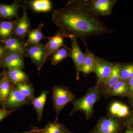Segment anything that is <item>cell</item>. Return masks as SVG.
Masks as SVG:
<instances>
[{"mask_svg":"<svg viewBox=\"0 0 133 133\" xmlns=\"http://www.w3.org/2000/svg\"><path fill=\"white\" fill-rule=\"evenodd\" d=\"M53 23L66 37L72 36L87 43L91 36H100L113 33L99 17L88 9L87 0H70L64 6L53 11Z\"/></svg>","mask_w":133,"mask_h":133,"instance_id":"1","label":"cell"},{"mask_svg":"<svg viewBox=\"0 0 133 133\" xmlns=\"http://www.w3.org/2000/svg\"><path fill=\"white\" fill-rule=\"evenodd\" d=\"M99 90L95 88L91 89L84 97L74 101L73 109L70 115L75 112L82 111L87 118H89L92 114L94 105L99 99Z\"/></svg>","mask_w":133,"mask_h":133,"instance_id":"2","label":"cell"},{"mask_svg":"<svg viewBox=\"0 0 133 133\" xmlns=\"http://www.w3.org/2000/svg\"><path fill=\"white\" fill-rule=\"evenodd\" d=\"M53 107L57 115L75 96L68 88L63 86H56L52 89Z\"/></svg>","mask_w":133,"mask_h":133,"instance_id":"3","label":"cell"},{"mask_svg":"<svg viewBox=\"0 0 133 133\" xmlns=\"http://www.w3.org/2000/svg\"><path fill=\"white\" fill-rule=\"evenodd\" d=\"M116 2V0H87L90 11L98 17L111 14Z\"/></svg>","mask_w":133,"mask_h":133,"instance_id":"4","label":"cell"},{"mask_svg":"<svg viewBox=\"0 0 133 133\" xmlns=\"http://www.w3.org/2000/svg\"><path fill=\"white\" fill-rule=\"evenodd\" d=\"M24 55L32 60L40 71L45 63V46L42 43L34 45H26Z\"/></svg>","mask_w":133,"mask_h":133,"instance_id":"5","label":"cell"},{"mask_svg":"<svg viewBox=\"0 0 133 133\" xmlns=\"http://www.w3.org/2000/svg\"><path fill=\"white\" fill-rule=\"evenodd\" d=\"M30 104H31V101L14 87L12 88L6 101L3 103V108L16 110L23 106Z\"/></svg>","mask_w":133,"mask_h":133,"instance_id":"6","label":"cell"},{"mask_svg":"<svg viewBox=\"0 0 133 133\" xmlns=\"http://www.w3.org/2000/svg\"><path fill=\"white\" fill-rule=\"evenodd\" d=\"M115 63L109 62L101 58L96 57L93 69L97 77L98 85H102L111 74Z\"/></svg>","mask_w":133,"mask_h":133,"instance_id":"7","label":"cell"},{"mask_svg":"<svg viewBox=\"0 0 133 133\" xmlns=\"http://www.w3.org/2000/svg\"><path fill=\"white\" fill-rule=\"evenodd\" d=\"M65 37L63 33L59 30L53 36L48 37V42L44 45L45 62L49 57L57 50L66 46L64 44V39Z\"/></svg>","mask_w":133,"mask_h":133,"instance_id":"8","label":"cell"},{"mask_svg":"<svg viewBox=\"0 0 133 133\" xmlns=\"http://www.w3.org/2000/svg\"><path fill=\"white\" fill-rule=\"evenodd\" d=\"M22 16L16 19L14 35L23 41L28 34L30 28V22L26 11V7L23 6Z\"/></svg>","mask_w":133,"mask_h":133,"instance_id":"9","label":"cell"},{"mask_svg":"<svg viewBox=\"0 0 133 133\" xmlns=\"http://www.w3.org/2000/svg\"><path fill=\"white\" fill-rule=\"evenodd\" d=\"M71 42V58L75 64L77 72V79H78L79 72L81 71V67L84 58L85 54L79 47L77 38L74 36L69 37Z\"/></svg>","mask_w":133,"mask_h":133,"instance_id":"10","label":"cell"},{"mask_svg":"<svg viewBox=\"0 0 133 133\" xmlns=\"http://www.w3.org/2000/svg\"><path fill=\"white\" fill-rule=\"evenodd\" d=\"M24 55L23 53L6 52L2 59L3 65L8 70H22L24 67Z\"/></svg>","mask_w":133,"mask_h":133,"instance_id":"11","label":"cell"},{"mask_svg":"<svg viewBox=\"0 0 133 133\" xmlns=\"http://www.w3.org/2000/svg\"><path fill=\"white\" fill-rule=\"evenodd\" d=\"M1 42L3 44L6 52L14 53H23L26 47V42L18 37H11L2 40Z\"/></svg>","mask_w":133,"mask_h":133,"instance_id":"12","label":"cell"},{"mask_svg":"<svg viewBox=\"0 0 133 133\" xmlns=\"http://www.w3.org/2000/svg\"><path fill=\"white\" fill-rule=\"evenodd\" d=\"M22 2L16 1L10 5L0 3V16L5 19H10L18 17L19 8L23 7Z\"/></svg>","mask_w":133,"mask_h":133,"instance_id":"13","label":"cell"},{"mask_svg":"<svg viewBox=\"0 0 133 133\" xmlns=\"http://www.w3.org/2000/svg\"><path fill=\"white\" fill-rule=\"evenodd\" d=\"M26 7L28 5L33 11L36 12H48L52 9V3L50 0H31L22 2Z\"/></svg>","mask_w":133,"mask_h":133,"instance_id":"14","label":"cell"},{"mask_svg":"<svg viewBox=\"0 0 133 133\" xmlns=\"http://www.w3.org/2000/svg\"><path fill=\"white\" fill-rule=\"evenodd\" d=\"M119 128L118 123L111 118L102 120L96 128L97 133H116Z\"/></svg>","mask_w":133,"mask_h":133,"instance_id":"15","label":"cell"},{"mask_svg":"<svg viewBox=\"0 0 133 133\" xmlns=\"http://www.w3.org/2000/svg\"><path fill=\"white\" fill-rule=\"evenodd\" d=\"M10 83L15 85L27 83L29 80V76L21 69H15L8 70L6 72Z\"/></svg>","mask_w":133,"mask_h":133,"instance_id":"16","label":"cell"},{"mask_svg":"<svg viewBox=\"0 0 133 133\" xmlns=\"http://www.w3.org/2000/svg\"><path fill=\"white\" fill-rule=\"evenodd\" d=\"M84 44L86 48V52L84 53V58L81 71L85 75H87L93 71L96 56L88 49L87 43Z\"/></svg>","mask_w":133,"mask_h":133,"instance_id":"17","label":"cell"},{"mask_svg":"<svg viewBox=\"0 0 133 133\" xmlns=\"http://www.w3.org/2000/svg\"><path fill=\"white\" fill-rule=\"evenodd\" d=\"M43 26V24L42 23L39 25L38 28L30 30L26 42V46L38 44L41 43V41L43 39H48V37L44 36L42 31Z\"/></svg>","mask_w":133,"mask_h":133,"instance_id":"18","label":"cell"},{"mask_svg":"<svg viewBox=\"0 0 133 133\" xmlns=\"http://www.w3.org/2000/svg\"><path fill=\"white\" fill-rule=\"evenodd\" d=\"M48 93V91L43 90L40 96L37 97H34L31 101V104L37 114L38 121L42 119L43 110Z\"/></svg>","mask_w":133,"mask_h":133,"instance_id":"19","label":"cell"},{"mask_svg":"<svg viewBox=\"0 0 133 133\" xmlns=\"http://www.w3.org/2000/svg\"><path fill=\"white\" fill-rule=\"evenodd\" d=\"M120 64L115 63L111 74L102 85L109 90L118 82L122 80L120 74Z\"/></svg>","mask_w":133,"mask_h":133,"instance_id":"20","label":"cell"},{"mask_svg":"<svg viewBox=\"0 0 133 133\" xmlns=\"http://www.w3.org/2000/svg\"><path fill=\"white\" fill-rule=\"evenodd\" d=\"M71 51V49L66 46L60 48L52 55L51 64L57 65L66 58L70 57Z\"/></svg>","mask_w":133,"mask_h":133,"instance_id":"21","label":"cell"},{"mask_svg":"<svg viewBox=\"0 0 133 133\" xmlns=\"http://www.w3.org/2000/svg\"><path fill=\"white\" fill-rule=\"evenodd\" d=\"M16 20L12 21L0 22V37L5 40L14 34Z\"/></svg>","mask_w":133,"mask_h":133,"instance_id":"22","label":"cell"},{"mask_svg":"<svg viewBox=\"0 0 133 133\" xmlns=\"http://www.w3.org/2000/svg\"><path fill=\"white\" fill-rule=\"evenodd\" d=\"M63 124L57 122H50L42 128H38L37 133H69Z\"/></svg>","mask_w":133,"mask_h":133,"instance_id":"23","label":"cell"},{"mask_svg":"<svg viewBox=\"0 0 133 133\" xmlns=\"http://www.w3.org/2000/svg\"><path fill=\"white\" fill-rule=\"evenodd\" d=\"M10 83L6 72H4L2 78L0 81V94L3 103L6 101L12 89Z\"/></svg>","mask_w":133,"mask_h":133,"instance_id":"24","label":"cell"},{"mask_svg":"<svg viewBox=\"0 0 133 133\" xmlns=\"http://www.w3.org/2000/svg\"><path fill=\"white\" fill-rule=\"evenodd\" d=\"M15 87L30 100L32 101L34 98V89L32 85L28 82L17 85Z\"/></svg>","mask_w":133,"mask_h":133,"instance_id":"25","label":"cell"},{"mask_svg":"<svg viewBox=\"0 0 133 133\" xmlns=\"http://www.w3.org/2000/svg\"><path fill=\"white\" fill-rule=\"evenodd\" d=\"M128 88V84L126 81L121 80L109 90L111 95H120L125 94Z\"/></svg>","mask_w":133,"mask_h":133,"instance_id":"26","label":"cell"},{"mask_svg":"<svg viewBox=\"0 0 133 133\" xmlns=\"http://www.w3.org/2000/svg\"><path fill=\"white\" fill-rule=\"evenodd\" d=\"M121 77L122 80L124 81L129 80L133 77V63L128 64L124 66L121 65Z\"/></svg>","mask_w":133,"mask_h":133,"instance_id":"27","label":"cell"},{"mask_svg":"<svg viewBox=\"0 0 133 133\" xmlns=\"http://www.w3.org/2000/svg\"><path fill=\"white\" fill-rule=\"evenodd\" d=\"M122 104L118 102L112 103L110 107V112L112 115L116 116L121 108Z\"/></svg>","mask_w":133,"mask_h":133,"instance_id":"28","label":"cell"},{"mask_svg":"<svg viewBox=\"0 0 133 133\" xmlns=\"http://www.w3.org/2000/svg\"><path fill=\"white\" fill-rule=\"evenodd\" d=\"M129 113V111L128 107L127 106L122 104L116 116L119 117H124L128 115Z\"/></svg>","mask_w":133,"mask_h":133,"instance_id":"29","label":"cell"},{"mask_svg":"<svg viewBox=\"0 0 133 133\" xmlns=\"http://www.w3.org/2000/svg\"><path fill=\"white\" fill-rule=\"evenodd\" d=\"M15 110H16V109L8 110L4 108H0V121Z\"/></svg>","mask_w":133,"mask_h":133,"instance_id":"30","label":"cell"},{"mask_svg":"<svg viewBox=\"0 0 133 133\" xmlns=\"http://www.w3.org/2000/svg\"><path fill=\"white\" fill-rule=\"evenodd\" d=\"M128 87L130 91L133 93V77L129 80Z\"/></svg>","mask_w":133,"mask_h":133,"instance_id":"31","label":"cell"},{"mask_svg":"<svg viewBox=\"0 0 133 133\" xmlns=\"http://www.w3.org/2000/svg\"><path fill=\"white\" fill-rule=\"evenodd\" d=\"M5 49L3 46L0 45V60L3 59L5 55Z\"/></svg>","mask_w":133,"mask_h":133,"instance_id":"32","label":"cell"},{"mask_svg":"<svg viewBox=\"0 0 133 133\" xmlns=\"http://www.w3.org/2000/svg\"><path fill=\"white\" fill-rule=\"evenodd\" d=\"M38 128H33L32 129V130H31V131H26V132H23L19 133H37V131H38Z\"/></svg>","mask_w":133,"mask_h":133,"instance_id":"33","label":"cell"},{"mask_svg":"<svg viewBox=\"0 0 133 133\" xmlns=\"http://www.w3.org/2000/svg\"><path fill=\"white\" fill-rule=\"evenodd\" d=\"M124 133H133V129H129L126 131Z\"/></svg>","mask_w":133,"mask_h":133,"instance_id":"34","label":"cell"},{"mask_svg":"<svg viewBox=\"0 0 133 133\" xmlns=\"http://www.w3.org/2000/svg\"><path fill=\"white\" fill-rule=\"evenodd\" d=\"M2 102V99L1 96V94H0V103Z\"/></svg>","mask_w":133,"mask_h":133,"instance_id":"35","label":"cell"},{"mask_svg":"<svg viewBox=\"0 0 133 133\" xmlns=\"http://www.w3.org/2000/svg\"><path fill=\"white\" fill-rule=\"evenodd\" d=\"M131 121H132V122L133 123V116H132V118H131Z\"/></svg>","mask_w":133,"mask_h":133,"instance_id":"36","label":"cell"},{"mask_svg":"<svg viewBox=\"0 0 133 133\" xmlns=\"http://www.w3.org/2000/svg\"><path fill=\"white\" fill-rule=\"evenodd\" d=\"M132 97H133V94Z\"/></svg>","mask_w":133,"mask_h":133,"instance_id":"37","label":"cell"},{"mask_svg":"<svg viewBox=\"0 0 133 133\" xmlns=\"http://www.w3.org/2000/svg\"></svg>","mask_w":133,"mask_h":133,"instance_id":"38","label":"cell"}]
</instances>
